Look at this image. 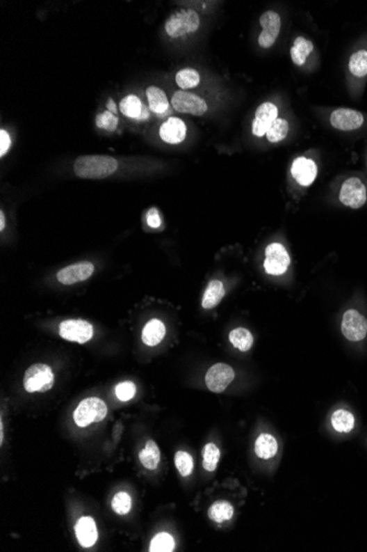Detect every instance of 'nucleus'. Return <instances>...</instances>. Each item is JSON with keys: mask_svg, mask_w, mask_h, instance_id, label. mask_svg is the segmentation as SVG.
<instances>
[{"mask_svg": "<svg viewBox=\"0 0 367 552\" xmlns=\"http://www.w3.org/2000/svg\"><path fill=\"white\" fill-rule=\"evenodd\" d=\"M117 169L118 161L115 158L101 155L79 157L74 162V172L81 179H105L113 175Z\"/></svg>", "mask_w": 367, "mask_h": 552, "instance_id": "obj_1", "label": "nucleus"}, {"mask_svg": "<svg viewBox=\"0 0 367 552\" xmlns=\"http://www.w3.org/2000/svg\"><path fill=\"white\" fill-rule=\"evenodd\" d=\"M338 200L348 209H362L367 204V178L361 175L344 178L339 184Z\"/></svg>", "mask_w": 367, "mask_h": 552, "instance_id": "obj_2", "label": "nucleus"}, {"mask_svg": "<svg viewBox=\"0 0 367 552\" xmlns=\"http://www.w3.org/2000/svg\"><path fill=\"white\" fill-rule=\"evenodd\" d=\"M200 28V17L193 9H179L172 13L165 22V32L174 39L195 33Z\"/></svg>", "mask_w": 367, "mask_h": 552, "instance_id": "obj_3", "label": "nucleus"}, {"mask_svg": "<svg viewBox=\"0 0 367 552\" xmlns=\"http://www.w3.org/2000/svg\"><path fill=\"white\" fill-rule=\"evenodd\" d=\"M108 413L107 404L97 397L81 400L74 411V421L79 428H86L94 423H100L105 419Z\"/></svg>", "mask_w": 367, "mask_h": 552, "instance_id": "obj_4", "label": "nucleus"}, {"mask_svg": "<svg viewBox=\"0 0 367 552\" xmlns=\"http://www.w3.org/2000/svg\"><path fill=\"white\" fill-rule=\"evenodd\" d=\"M54 386V374L47 364H35L24 372V387L28 393H45Z\"/></svg>", "mask_w": 367, "mask_h": 552, "instance_id": "obj_5", "label": "nucleus"}, {"mask_svg": "<svg viewBox=\"0 0 367 552\" xmlns=\"http://www.w3.org/2000/svg\"><path fill=\"white\" fill-rule=\"evenodd\" d=\"M341 332L348 341H364L367 336V317L355 308H350L342 315Z\"/></svg>", "mask_w": 367, "mask_h": 552, "instance_id": "obj_6", "label": "nucleus"}, {"mask_svg": "<svg viewBox=\"0 0 367 552\" xmlns=\"http://www.w3.org/2000/svg\"><path fill=\"white\" fill-rule=\"evenodd\" d=\"M264 270L270 276H283L291 266V256L282 243H270L265 249Z\"/></svg>", "mask_w": 367, "mask_h": 552, "instance_id": "obj_7", "label": "nucleus"}, {"mask_svg": "<svg viewBox=\"0 0 367 552\" xmlns=\"http://www.w3.org/2000/svg\"><path fill=\"white\" fill-rule=\"evenodd\" d=\"M172 106L179 113L194 116H202L208 111V105L204 98L186 90H177L174 93L172 96Z\"/></svg>", "mask_w": 367, "mask_h": 552, "instance_id": "obj_8", "label": "nucleus"}, {"mask_svg": "<svg viewBox=\"0 0 367 552\" xmlns=\"http://www.w3.org/2000/svg\"><path fill=\"white\" fill-rule=\"evenodd\" d=\"M262 31L259 36V45L262 49L273 48L282 29V18L279 13L274 10L265 11L260 17Z\"/></svg>", "mask_w": 367, "mask_h": 552, "instance_id": "obj_9", "label": "nucleus"}, {"mask_svg": "<svg viewBox=\"0 0 367 552\" xmlns=\"http://www.w3.org/2000/svg\"><path fill=\"white\" fill-rule=\"evenodd\" d=\"M60 336L66 341L76 342L85 344L90 341L94 336V328L90 322L76 319V320H65L60 323L58 328Z\"/></svg>", "mask_w": 367, "mask_h": 552, "instance_id": "obj_10", "label": "nucleus"}, {"mask_svg": "<svg viewBox=\"0 0 367 552\" xmlns=\"http://www.w3.org/2000/svg\"><path fill=\"white\" fill-rule=\"evenodd\" d=\"M236 377V372L230 365L217 363L208 370L205 381L207 388L215 394H220L228 388Z\"/></svg>", "mask_w": 367, "mask_h": 552, "instance_id": "obj_11", "label": "nucleus"}, {"mask_svg": "<svg viewBox=\"0 0 367 552\" xmlns=\"http://www.w3.org/2000/svg\"><path fill=\"white\" fill-rule=\"evenodd\" d=\"M330 124L340 132H353L359 129L365 123L364 115L352 109H336L331 113Z\"/></svg>", "mask_w": 367, "mask_h": 552, "instance_id": "obj_12", "label": "nucleus"}, {"mask_svg": "<svg viewBox=\"0 0 367 552\" xmlns=\"http://www.w3.org/2000/svg\"><path fill=\"white\" fill-rule=\"evenodd\" d=\"M278 118V107L273 102H264L257 107L252 122V134L257 138L265 137L268 128Z\"/></svg>", "mask_w": 367, "mask_h": 552, "instance_id": "obj_13", "label": "nucleus"}, {"mask_svg": "<svg viewBox=\"0 0 367 552\" xmlns=\"http://www.w3.org/2000/svg\"><path fill=\"white\" fill-rule=\"evenodd\" d=\"M291 173L300 187L308 188L317 179L318 166L312 159L298 157L291 164Z\"/></svg>", "mask_w": 367, "mask_h": 552, "instance_id": "obj_14", "label": "nucleus"}, {"mask_svg": "<svg viewBox=\"0 0 367 552\" xmlns=\"http://www.w3.org/2000/svg\"><path fill=\"white\" fill-rule=\"evenodd\" d=\"M94 271L95 266L92 262H81L60 269L56 278L62 285H71L90 279Z\"/></svg>", "mask_w": 367, "mask_h": 552, "instance_id": "obj_15", "label": "nucleus"}, {"mask_svg": "<svg viewBox=\"0 0 367 552\" xmlns=\"http://www.w3.org/2000/svg\"><path fill=\"white\" fill-rule=\"evenodd\" d=\"M186 135V124L179 117H170L168 120L163 123L160 128L161 139L170 145H179L183 143Z\"/></svg>", "mask_w": 367, "mask_h": 552, "instance_id": "obj_16", "label": "nucleus"}, {"mask_svg": "<svg viewBox=\"0 0 367 552\" xmlns=\"http://www.w3.org/2000/svg\"><path fill=\"white\" fill-rule=\"evenodd\" d=\"M75 534L81 547H92L98 539L97 526L94 519L88 516L81 517L75 525Z\"/></svg>", "mask_w": 367, "mask_h": 552, "instance_id": "obj_17", "label": "nucleus"}, {"mask_svg": "<svg viewBox=\"0 0 367 552\" xmlns=\"http://www.w3.org/2000/svg\"><path fill=\"white\" fill-rule=\"evenodd\" d=\"M166 336V326L158 319H152L142 331V341L147 347H156Z\"/></svg>", "mask_w": 367, "mask_h": 552, "instance_id": "obj_18", "label": "nucleus"}, {"mask_svg": "<svg viewBox=\"0 0 367 552\" xmlns=\"http://www.w3.org/2000/svg\"><path fill=\"white\" fill-rule=\"evenodd\" d=\"M315 51V45L304 37H297L291 48V58L296 66L304 65L308 56Z\"/></svg>", "mask_w": 367, "mask_h": 552, "instance_id": "obj_19", "label": "nucleus"}, {"mask_svg": "<svg viewBox=\"0 0 367 552\" xmlns=\"http://www.w3.org/2000/svg\"><path fill=\"white\" fill-rule=\"evenodd\" d=\"M254 451L255 455L262 460H270L277 455V440L270 434H260L255 441Z\"/></svg>", "mask_w": 367, "mask_h": 552, "instance_id": "obj_20", "label": "nucleus"}, {"mask_svg": "<svg viewBox=\"0 0 367 552\" xmlns=\"http://www.w3.org/2000/svg\"><path fill=\"white\" fill-rule=\"evenodd\" d=\"M225 296H226V289L223 283L220 281H211L208 283L202 296V307L206 310L213 309L220 303Z\"/></svg>", "mask_w": 367, "mask_h": 552, "instance_id": "obj_21", "label": "nucleus"}, {"mask_svg": "<svg viewBox=\"0 0 367 552\" xmlns=\"http://www.w3.org/2000/svg\"><path fill=\"white\" fill-rule=\"evenodd\" d=\"M147 103L155 114L164 115L170 111V102L165 92L158 86H149L147 90Z\"/></svg>", "mask_w": 367, "mask_h": 552, "instance_id": "obj_22", "label": "nucleus"}, {"mask_svg": "<svg viewBox=\"0 0 367 552\" xmlns=\"http://www.w3.org/2000/svg\"><path fill=\"white\" fill-rule=\"evenodd\" d=\"M348 70L351 77L357 79L367 77V49H359L352 53L348 62Z\"/></svg>", "mask_w": 367, "mask_h": 552, "instance_id": "obj_23", "label": "nucleus"}, {"mask_svg": "<svg viewBox=\"0 0 367 552\" xmlns=\"http://www.w3.org/2000/svg\"><path fill=\"white\" fill-rule=\"evenodd\" d=\"M331 425L339 434H350L355 427V418L351 411L336 409L331 416Z\"/></svg>", "mask_w": 367, "mask_h": 552, "instance_id": "obj_24", "label": "nucleus"}, {"mask_svg": "<svg viewBox=\"0 0 367 552\" xmlns=\"http://www.w3.org/2000/svg\"><path fill=\"white\" fill-rule=\"evenodd\" d=\"M139 459L140 462L147 470H156L161 461V451L158 444L153 440H149L145 443V448L140 451Z\"/></svg>", "mask_w": 367, "mask_h": 552, "instance_id": "obj_25", "label": "nucleus"}, {"mask_svg": "<svg viewBox=\"0 0 367 552\" xmlns=\"http://www.w3.org/2000/svg\"><path fill=\"white\" fill-rule=\"evenodd\" d=\"M234 506L227 500H217L208 510V517L217 523L229 521L231 518L234 517Z\"/></svg>", "mask_w": 367, "mask_h": 552, "instance_id": "obj_26", "label": "nucleus"}, {"mask_svg": "<svg viewBox=\"0 0 367 552\" xmlns=\"http://www.w3.org/2000/svg\"><path fill=\"white\" fill-rule=\"evenodd\" d=\"M229 341L236 349L247 352L253 347L254 338L247 329L236 328L229 334Z\"/></svg>", "mask_w": 367, "mask_h": 552, "instance_id": "obj_27", "label": "nucleus"}, {"mask_svg": "<svg viewBox=\"0 0 367 552\" xmlns=\"http://www.w3.org/2000/svg\"><path fill=\"white\" fill-rule=\"evenodd\" d=\"M200 81H202V77H200L199 72L195 69H190V68L181 70L177 72L175 77L176 84L181 88V90H193L200 84Z\"/></svg>", "mask_w": 367, "mask_h": 552, "instance_id": "obj_28", "label": "nucleus"}, {"mask_svg": "<svg viewBox=\"0 0 367 552\" xmlns=\"http://www.w3.org/2000/svg\"><path fill=\"white\" fill-rule=\"evenodd\" d=\"M288 120L283 118V117H278L275 122L272 124V126L268 128L265 137L270 143H278L283 141L288 136Z\"/></svg>", "mask_w": 367, "mask_h": 552, "instance_id": "obj_29", "label": "nucleus"}, {"mask_svg": "<svg viewBox=\"0 0 367 552\" xmlns=\"http://www.w3.org/2000/svg\"><path fill=\"white\" fill-rule=\"evenodd\" d=\"M220 450L215 443L206 444L202 449V466L208 472H213L218 468L220 461Z\"/></svg>", "mask_w": 367, "mask_h": 552, "instance_id": "obj_30", "label": "nucleus"}, {"mask_svg": "<svg viewBox=\"0 0 367 552\" xmlns=\"http://www.w3.org/2000/svg\"><path fill=\"white\" fill-rule=\"evenodd\" d=\"M143 109V104L136 95H128L120 102V111L124 116L132 119H139Z\"/></svg>", "mask_w": 367, "mask_h": 552, "instance_id": "obj_31", "label": "nucleus"}, {"mask_svg": "<svg viewBox=\"0 0 367 552\" xmlns=\"http://www.w3.org/2000/svg\"><path fill=\"white\" fill-rule=\"evenodd\" d=\"M175 549V540L174 537L168 533H158L153 537L149 544V551L151 552H172Z\"/></svg>", "mask_w": 367, "mask_h": 552, "instance_id": "obj_32", "label": "nucleus"}, {"mask_svg": "<svg viewBox=\"0 0 367 552\" xmlns=\"http://www.w3.org/2000/svg\"><path fill=\"white\" fill-rule=\"evenodd\" d=\"M132 507V498L126 491H119L111 500V508L118 515L124 516L130 513Z\"/></svg>", "mask_w": 367, "mask_h": 552, "instance_id": "obj_33", "label": "nucleus"}, {"mask_svg": "<svg viewBox=\"0 0 367 552\" xmlns=\"http://www.w3.org/2000/svg\"><path fill=\"white\" fill-rule=\"evenodd\" d=\"M175 465L183 478H188L194 471V459L188 452L179 451L175 455Z\"/></svg>", "mask_w": 367, "mask_h": 552, "instance_id": "obj_34", "label": "nucleus"}, {"mask_svg": "<svg viewBox=\"0 0 367 552\" xmlns=\"http://www.w3.org/2000/svg\"><path fill=\"white\" fill-rule=\"evenodd\" d=\"M119 118L111 111H106L101 114H98L96 117V125L100 129H105L107 132H115L118 127Z\"/></svg>", "mask_w": 367, "mask_h": 552, "instance_id": "obj_35", "label": "nucleus"}, {"mask_svg": "<svg viewBox=\"0 0 367 552\" xmlns=\"http://www.w3.org/2000/svg\"><path fill=\"white\" fill-rule=\"evenodd\" d=\"M115 393L121 402H129L137 394V387L132 381H124L115 386Z\"/></svg>", "mask_w": 367, "mask_h": 552, "instance_id": "obj_36", "label": "nucleus"}, {"mask_svg": "<svg viewBox=\"0 0 367 552\" xmlns=\"http://www.w3.org/2000/svg\"><path fill=\"white\" fill-rule=\"evenodd\" d=\"M147 223L151 228H158L162 224V219H161L160 213L158 209L152 207L147 211Z\"/></svg>", "mask_w": 367, "mask_h": 552, "instance_id": "obj_37", "label": "nucleus"}, {"mask_svg": "<svg viewBox=\"0 0 367 552\" xmlns=\"http://www.w3.org/2000/svg\"><path fill=\"white\" fill-rule=\"evenodd\" d=\"M11 145L10 136L5 129L0 130V157L5 156L8 152Z\"/></svg>", "mask_w": 367, "mask_h": 552, "instance_id": "obj_38", "label": "nucleus"}, {"mask_svg": "<svg viewBox=\"0 0 367 552\" xmlns=\"http://www.w3.org/2000/svg\"><path fill=\"white\" fill-rule=\"evenodd\" d=\"M107 109L108 111H111V113L115 115V113H117V106H115L113 100H109V101H108Z\"/></svg>", "mask_w": 367, "mask_h": 552, "instance_id": "obj_39", "label": "nucleus"}, {"mask_svg": "<svg viewBox=\"0 0 367 552\" xmlns=\"http://www.w3.org/2000/svg\"><path fill=\"white\" fill-rule=\"evenodd\" d=\"M5 228H6L5 214H3V212L1 211L0 212V230L3 232V230H5Z\"/></svg>", "mask_w": 367, "mask_h": 552, "instance_id": "obj_40", "label": "nucleus"}, {"mask_svg": "<svg viewBox=\"0 0 367 552\" xmlns=\"http://www.w3.org/2000/svg\"><path fill=\"white\" fill-rule=\"evenodd\" d=\"M366 168H367V156H366Z\"/></svg>", "mask_w": 367, "mask_h": 552, "instance_id": "obj_41", "label": "nucleus"}]
</instances>
